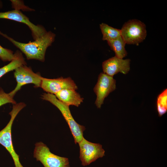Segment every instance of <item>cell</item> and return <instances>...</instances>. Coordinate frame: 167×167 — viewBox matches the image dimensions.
<instances>
[{
	"label": "cell",
	"instance_id": "20",
	"mask_svg": "<svg viewBox=\"0 0 167 167\" xmlns=\"http://www.w3.org/2000/svg\"><path fill=\"white\" fill-rule=\"evenodd\" d=\"M0 6H1V2L0 1Z\"/></svg>",
	"mask_w": 167,
	"mask_h": 167
},
{
	"label": "cell",
	"instance_id": "7",
	"mask_svg": "<svg viewBox=\"0 0 167 167\" xmlns=\"http://www.w3.org/2000/svg\"><path fill=\"white\" fill-rule=\"evenodd\" d=\"M80 149L79 158L82 165L87 166L105 156V150L99 143L90 142L84 137L78 143Z\"/></svg>",
	"mask_w": 167,
	"mask_h": 167
},
{
	"label": "cell",
	"instance_id": "17",
	"mask_svg": "<svg viewBox=\"0 0 167 167\" xmlns=\"http://www.w3.org/2000/svg\"><path fill=\"white\" fill-rule=\"evenodd\" d=\"M15 57L13 52L0 45V58L3 62L11 61Z\"/></svg>",
	"mask_w": 167,
	"mask_h": 167
},
{
	"label": "cell",
	"instance_id": "14",
	"mask_svg": "<svg viewBox=\"0 0 167 167\" xmlns=\"http://www.w3.org/2000/svg\"><path fill=\"white\" fill-rule=\"evenodd\" d=\"M100 27L103 41H108L114 40L121 36L120 29L113 28L104 23L100 24Z\"/></svg>",
	"mask_w": 167,
	"mask_h": 167
},
{
	"label": "cell",
	"instance_id": "13",
	"mask_svg": "<svg viewBox=\"0 0 167 167\" xmlns=\"http://www.w3.org/2000/svg\"><path fill=\"white\" fill-rule=\"evenodd\" d=\"M15 57L9 64L0 68V78L7 73L15 70L26 62L21 52L17 50L14 54Z\"/></svg>",
	"mask_w": 167,
	"mask_h": 167
},
{
	"label": "cell",
	"instance_id": "4",
	"mask_svg": "<svg viewBox=\"0 0 167 167\" xmlns=\"http://www.w3.org/2000/svg\"><path fill=\"white\" fill-rule=\"evenodd\" d=\"M120 30L121 36L126 44L138 45L147 36L145 24L136 19H131L125 23Z\"/></svg>",
	"mask_w": 167,
	"mask_h": 167
},
{
	"label": "cell",
	"instance_id": "18",
	"mask_svg": "<svg viewBox=\"0 0 167 167\" xmlns=\"http://www.w3.org/2000/svg\"><path fill=\"white\" fill-rule=\"evenodd\" d=\"M11 103L13 105L16 104V102L9 95L5 92L3 89L0 88V106L5 104Z\"/></svg>",
	"mask_w": 167,
	"mask_h": 167
},
{
	"label": "cell",
	"instance_id": "3",
	"mask_svg": "<svg viewBox=\"0 0 167 167\" xmlns=\"http://www.w3.org/2000/svg\"><path fill=\"white\" fill-rule=\"evenodd\" d=\"M26 106L23 102L13 105L12 109L9 113L11 118L6 126L0 131V144L4 147L11 156L15 167H24L20 163L19 156L13 147L11 135V127L14 119L19 112Z\"/></svg>",
	"mask_w": 167,
	"mask_h": 167
},
{
	"label": "cell",
	"instance_id": "5",
	"mask_svg": "<svg viewBox=\"0 0 167 167\" xmlns=\"http://www.w3.org/2000/svg\"><path fill=\"white\" fill-rule=\"evenodd\" d=\"M33 156L40 161L44 167H70L68 159L55 155L41 142L35 144Z\"/></svg>",
	"mask_w": 167,
	"mask_h": 167
},
{
	"label": "cell",
	"instance_id": "10",
	"mask_svg": "<svg viewBox=\"0 0 167 167\" xmlns=\"http://www.w3.org/2000/svg\"><path fill=\"white\" fill-rule=\"evenodd\" d=\"M41 87L47 93L55 95L63 89H78L74 81L70 77L49 79L42 77Z\"/></svg>",
	"mask_w": 167,
	"mask_h": 167
},
{
	"label": "cell",
	"instance_id": "12",
	"mask_svg": "<svg viewBox=\"0 0 167 167\" xmlns=\"http://www.w3.org/2000/svg\"><path fill=\"white\" fill-rule=\"evenodd\" d=\"M54 95L58 99L69 106L72 105L78 107L84 99L73 89H63Z\"/></svg>",
	"mask_w": 167,
	"mask_h": 167
},
{
	"label": "cell",
	"instance_id": "1",
	"mask_svg": "<svg viewBox=\"0 0 167 167\" xmlns=\"http://www.w3.org/2000/svg\"><path fill=\"white\" fill-rule=\"evenodd\" d=\"M0 34L19 48L25 55L27 59H36L41 62L44 61L46 50L54 42L55 37V34L54 33L51 31L47 32L34 41L26 43L17 41L0 31Z\"/></svg>",
	"mask_w": 167,
	"mask_h": 167
},
{
	"label": "cell",
	"instance_id": "15",
	"mask_svg": "<svg viewBox=\"0 0 167 167\" xmlns=\"http://www.w3.org/2000/svg\"><path fill=\"white\" fill-rule=\"evenodd\" d=\"M107 42L111 49L115 53V56L123 59L127 56V53L125 48L126 43L121 36L115 40Z\"/></svg>",
	"mask_w": 167,
	"mask_h": 167
},
{
	"label": "cell",
	"instance_id": "19",
	"mask_svg": "<svg viewBox=\"0 0 167 167\" xmlns=\"http://www.w3.org/2000/svg\"><path fill=\"white\" fill-rule=\"evenodd\" d=\"M12 3V7L14 10L19 11L20 9L25 11H34L33 9L29 8L28 6H25L24 2L20 0H10Z\"/></svg>",
	"mask_w": 167,
	"mask_h": 167
},
{
	"label": "cell",
	"instance_id": "6",
	"mask_svg": "<svg viewBox=\"0 0 167 167\" xmlns=\"http://www.w3.org/2000/svg\"><path fill=\"white\" fill-rule=\"evenodd\" d=\"M15 70L14 76L17 84L15 88L9 93L12 98L25 84H32L36 88L41 87L42 77L40 74L33 72L30 67L23 65Z\"/></svg>",
	"mask_w": 167,
	"mask_h": 167
},
{
	"label": "cell",
	"instance_id": "8",
	"mask_svg": "<svg viewBox=\"0 0 167 167\" xmlns=\"http://www.w3.org/2000/svg\"><path fill=\"white\" fill-rule=\"evenodd\" d=\"M116 81L113 77L103 72L99 74L97 82L93 88L96 95L95 104L97 108H101L105 98L116 89Z\"/></svg>",
	"mask_w": 167,
	"mask_h": 167
},
{
	"label": "cell",
	"instance_id": "16",
	"mask_svg": "<svg viewBox=\"0 0 167 167\" xmlns=\"http://www.w3.org/2000/svg\"><path fill=\"white\" fill-rule=\"evenodd\" d=\"M157 110L159 116H161L167 111V90H163L158 96L156 102Z\"/></svg>",
	"mask_w": 167,
	"mask_h": 167
},
{
	"label": "cell",
	"instance_id": "2",
	"mask_svg": "<svg viewBox=\"0 0 167 167\" xmlns=\"http://www.w3.org/2000/svg\"><path fill=\"white\" fill-rule=\"evenodd\" d=\"M41 98L49 101L59 109L69 127L75 143H79L84 137L83 132L85 128L77 123L74 120L71 113L69 106L58 99L54 95L50 93H43Z\"/></svg>",
	"mask_w": 167,
	"mask_h": 167
},
{
	"label": "cell",
	"instance_id": "11",
	"mask_svg": "<svg viewBox=\"0 0 167 167\" xmlns=\"http://www.w3.org/2000/svg\"><path fill=\"white\" fill-rule=\"evenodd\" d=\"M131 60L120 58L115 56L104 61L102 64L103 73L113 77L119 72L127 74L130 70Z\"/></svg>",
	"mask_w": 167,
	"mask_h": 167
},
{
	"label": "cell",
	"instance_id": "9",
	"mask_svg": "<svg viewBox=\"0 0 167 167\" xmlns=\"http://www.w3.org/2000/svg\"><path fill=\"white\" fill-rule=\"evenodd\" d=\"M0 19L12 20L24 24L30 29L33 39L36 40L42 36L47 32L42 26L35 25L31 22L29 19L20 11L13 10L0 12Z\"/></svg>",
	"mask_w": 167,
	"mask_h": 167
}]
</instances>
